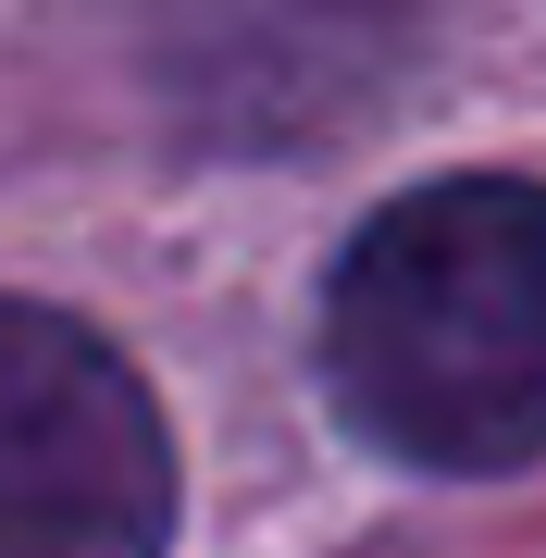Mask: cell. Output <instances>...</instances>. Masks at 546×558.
I'll return each instance as SVG.
<instances>
[{"label":"cell","mask_w":546,"mask_h":558,"mask_svg":"<svg viewBox=\"0 0 546 558\" xmlns=\"http://www.w3.org/2000/svg\"><path fill=\"white\" fill-rule=\"evenodd\" d=\"M324 398L398 472L546 459V186L447 174L385 199L324 286Z\"/></svg>","instance_id":"6da1fadb"},{"label":"cell","mask_w":546,"mask_h":558,"mask_svg":"<svg viewBox=\"0 0 546 558\" xmlns=\"http://www.w3.org/2000/svg\"><path fill=\"white\" fill-rule=\"evenodd\" d=\"M174 435L75 311L0 299V558H162Z\"/></svg>","instance_id":"7a4b0ae2"}]
</instances>
